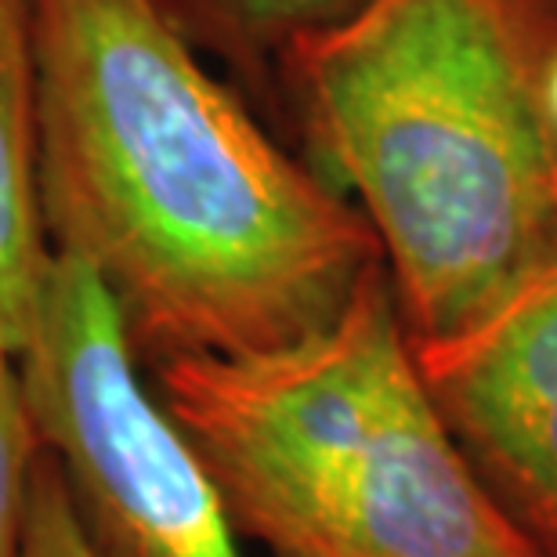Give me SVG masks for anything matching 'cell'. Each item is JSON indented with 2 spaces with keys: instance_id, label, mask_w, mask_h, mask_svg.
<instances>
[{
  "instance_id": "10",
  "label": "cell",
  "mask_w": 557,
  "mask_h": 557,
  "mask_svg": "<svg viewBox=\"0 0 557 557\" xmlns=\"http://www.w3.org/2000/svg\"><path fill=\"white\" fill-rule=\"evenodd\" d=\"M550 113H554V124H557V59H554V70H550Z\"/></svg>"
},
{
  "instance_id": "9",
  "label": "cell",
  "mask_w": 557,
  "mask_h": 557,
  "mask_svg": "<svg viewBox=\"0 0 557 557\" xmlns=\"http://www.w3.org/2000/svg\"><path fill=\"white\" fill-rule=\"evenodd\" d=\"M18 557H95L62 467L48 449L40 456L37 482H33V504Z\"/></svg>"
},
{
  "instance_id": "4",
  "label": "cell",
  "mask_w": 557,
  "mask_h": 557,
  "mask_svg": "<svg viewBox=\"0 0 557 557\" xmlns=\"http://www.w3.org/2000/svg\"><path fill=\"white\" fill-rule=\"evenodd\" d=\"M18 362L95 557H247L214 478L81 261L54 253Z\"/></svg>"
},
{
  "instance_id": "5",
  "label": "cell",
  "mask_w": 557,
  "mask_h": 557,
  "mask_svg": "<svg viewBox=\"0 0 557 557\" xmlns=\"http://www.w3.org/2000/svg\"><path fill=\"white\" fill-rule=\"evenodd\" d=\"M413 344L467 460L532 543L557 557V253L456 330Z\"/></svg>"
},
{
  "instance_id": "8",
  "label": "cell",
  "mask_w": 557,
  "mask_h": 557,
  "mask_svg": "<svg viewBox=\"0 0 557 557\" xmlns=\"http://www.w3.org/2000/svg\"><path fill=\"white\" fill-rule=\"evenodd\" d=\"M44 438L33 417L18 351L0 337V557H18Z\"/></svg>"
},
{
  "instance_id": "7",
  "label": "cell",
  "mask_w": 557,
  "mask_h": 557,
  "mask_svg": "<svg viewBox=\"0 0 557 557\" xmlns=\"http://www.w3.org/2000/svg\"><path fill=\"white\" fill-rule=\"evenodd\" d=\"M185 40L253 91H275L294 44L341 22L362 0H156Z\"/></svg>"
},
{
  "instance_id": "6",
  "label": "cell",
  "mask_w": 557,
  "mask_h": 557,
  "mask_svg": "<svg viewBox=\"0 0 557 557\" xmlns=\"http://www.w3.org/2000/svg\"><path fill=\"white\" fill-rule=\"evenodd\" d=\"M54 264L40 203L33 0H0V337L22 351Z\"/></svg>"
},
{
  "instance_id": "2",
  "label": "cell",
  "mask_w": 557,
  "mask_h": 557,
  "mask_svg": "<svg viewBox=\"0 0 557 557\" xmlns=\"http://www.w3.org/2000/svg\"><path fill=\"white\" fill-rule=\"evenodd\" d=\"M557 0H362L289 48L308 163L381 239L417 341L557 253Z\"/></svg>"
},
{
  "instance_id": "1",
  "label": "cell",
  "mask_w": 557,
  "mask_h": 557,
  "mask_svg": "<svg viewBox=\"0 0 557 557\" xmlns=\"http://www.w3.org/2000/svg\"><path fill=\"white\" fill-rule=\"evenodd\" d=\"M40 203L149 370L305 341L384 250L156 0H33Z\"/></svg>"
},
{
  "instance_id": "3",
  "label": "cell",
  "mask_w": 557,
  "mask_h": 557,
  "mask_svg": "<svg viewBox=\"0 0 557 557\" xmlns=\"http://www.w3.org/2000/svg\"><path fill=\"white\" fill-rule=\"evenodd\" d=\"M145 373L272 557H547L434 406L384 264L305 341Z\"/></svg>"
}]
</instances>
